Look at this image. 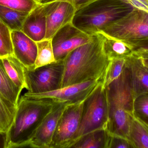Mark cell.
<instances>
[{"label":"cell","instance_id":"1","mask_svg":"<svg viewBox=\"0 0 148 148\" xmlns=\"http://www.w3.org/2000/svg\"><path fill=\"white\" fill-rule=\"evenodd\" d=\"M104 36L93 35L89 42L70 52L63 60L65 69L61 88L90 81H103L111 60L103 49Z\"/></svg>","mask_w":148,"mask_h":148},{"label":"cell","instance_id":"2","mask_svg":"<svg viewBox=\"0 0 148 148\" xmlns=\"http://www.w3.org/2000/svg\"><path fill=\"white\" fill-rule=\"evenodd\" d=\"M55 102L23 95L18 101L13 123L7 133V148L29 146L38 128Z\"/></svg>","mask_w":148,"mask_h":148},{"label":"cell","instance_id":"3","mask_svg":"<svg viewBox=\"0 0 148 148\" xmlns=\"http://www.w3.org/2000/svg\"><path fill=\"white\" fill-rule=\"evenodd\" d=\"M105 89L109 110L107 130L111 135L128 139L130 118L134 113V98L126 67L120 76Z\"/></svg>","mask_w":148,"mask_h":148},{"label":"cell","instance_id":"4","mask_svg":"<svg viewBox=\"0 0 148 148\" xmlns=\"http://www.w3.org/2000/svg\"><path fill=\"white\" fill-rule=\"evenodd\" d=\"M132 9L122 0H95L77 10L72 23L84 33L93 35Z\"/></svg>","mask_w":148,"mask_h":148},{"label":"cell","instance_id":"5","mask_svg":"<svg viewBox=\"0 0 148 148\" xmlns=\"http://www.w3.org/2000/svg\"><path fill=\"white\" fill-rule=\"evenodd\" d=\"M121 41L132 50L148 46V13L133 8L106 26L101 32Z\"/></svg>","mask_w":148,"mask_h":148},{"label":"cell","instance_id":"6","mask_svg":"<svg viewBox=\"0 0 148 148\" xmlns=\"http://www.w3.org/2000/svg\"><path fill=\"white\" fill-rule=\"evenodd\" d=\"M108 120V99L102 82L84 101L80 126L72 147L88 133L98 129H107Z\"/></svg>","mask_w":148,"mask_h":148},{"label":"cell","instance_id":"7","mask_svg":"<svg viewBox=\"0 0 148 148\" xmlns=\"http://www.w3.org/2000/svg\"><path fill=\"white\" fill-rule=\"evenodd\" d=\"M63 61L29 70L24 67L27 93L42 94L61 88L64 75Z\"/></svg>","mask_w":148,"mask_h":148},{"label":"cell","instance_id":"8","mask_svg":"<svg viewBox=\"0 0 148 148\" xmlns=\"http://www.w3.org/2000/svg\"><path fill=\"white\" fill-rule=\"evenodd\" d=\"M83 102L66 106L58 122L50 148L72 147L80 126Z\"/></svg>","mask_w":148,"mask_h":148},{"label":"cell","instance_id":"9","mask_svg":"<svg viewBox=\"0 0 148 148\" xmlns=\"http://www.w3.org/2000/svg\"><path fill=\"white\" fill-rule=\"evenodd\" d=\"M92 36L75 27L72 23L64 26L52 38L56 60L63 61L70 52L89 42Z\"/></svg>","mask_w":148,"mask_h":148},{"label":"cell","instance_id":"10","mask_svg":"<svg viewBox=\"0 0 148 148\" xmlns=\"http://www.w3.org/2000/svg\"><path fill=\"white\" fill-rule=\"evenodd\" d=\"M103 81H90L66 86L59 89L42 94L26 93L24 95L36 98H49L55 102L69 104L83 102Z\"/></svg>","mask_w":148,"mask_h":148},{"label":"cell","instance_id":"11","mask_svg":"<svg viewBox=\"0 0 148 148\" xmlns=\"http://www.w3.org/2000/svg\"><path fill=\"white\" fill-rule=\"evenodd\" d=\"M44 5L47 32L45 39H51L62 28L73 22L76 9L65 1H56Z\"/></svg>","mask_w":148,"mask_h":148},{"label":"cell","instance_id":"12","mask_svg":"<svg viewBox=\"0 0 148 148\" xmlns=\"http://www.w3.org/2000/svg\"><path fill=\"white\" fill-rule=\"evenodd\" d=\"M66 103L56 102L46 116L35 134L29 143L30 147L50 148L52 139L57 124L63 111L67 105Z\"/></svg>","mask_w":148,"mask_h":148},{"label":"cell","instance_id":"13","mask_svg":"<svg viewBox=\"0 0 148 148\" xmlns=\"http://www.w3.org/2000/svg\"><path fill=\"white\" fill-rule=\"evenodd\" d=\"M125 67L128 72L134 99L140 95L148 93V65L141 56L134 51L126 59Z\"/></svg>","mask_w":148,"mask_h":148},{"label":"cell","instance_id":"14","mask_svg":"<svg viewBox=\"0 0 148 148\" xmlns=\"http://www.w3.org/2000/svg\"><path fill=\"white\" fill-rule=\"evenodd\" d=\"M14 56L29 70L35 69L36 43L21 30L11 31Z\"/></svg>","mask_w":148,"mask_h":148},{"label":"cell","instance_id":"15","mask_svg":"<svg viewBox=\"0 0 148 148\" xmlns=\"http://www.w3.org/2000/svg\"><path fill=\"white\" fill-rule=\"evenodd\" d=\"M21 31L36 42L45 39L47 21L43 3H39L29 13L23 23Z\"/></svg>","mask_w":148,"mask_h":148},{"label":"cell","instance_id":"16","mask_svg":"<svg viewBox=\"0 0 148 148\" xmlns=\"http://www.w3.org/2000/svg\"><path fill=\"white\" fill-rule=\"evenodd\" d=\"M128 139L134 148H148V124L134 113L130 118Z\"/></svg>","mask_w":148,"mask_h":148},{"label":"cell","instance_id":"17","mask_svg":"<svg viewBox=\"0 0 148 148\" xmlns=\"http://www.w3.org/2000/svg\"><path fill=\"white\" fill-rule=\"evenodd\" d=\"M111 137L106 129L95 130L81 137L72 148H109Z\"/></svg>","mask_w":148,"mask_h":148},{"label":"cell","instance_id":"18","mask_svg":"<svg viewBox=\"0 0 148 148\" xmlns=\"http://www.w3.org/2000/svg\"><path fill=\"white\" fill-rule=\"evenodd\" d=\"M2 60L6 72L15 85L22 90L26 88L24 66L14 55Z\"/></svg>","mask_w":148,"mask_h":148},{"label":"cell","instance_id":"19","mask_svg":"<svg viewBox=\"0 0 148 148\" xmlns=\"http://www.w3.org/2000/svg\"><path fill=\"white\" fill-rule=\"evenodd\" d=\"M22 90L11 81L4 68L2 59L0 58V93L17 106Z\"/></svg>","mask_w":148,"mask_h":148},{"label":"cell","instance_id":"20","mask_svg":"<svg viewBox=\"0 0 148 148\" xmlns=\"http://www.w3.org/2000/svg\"><path fill=\"white\" fill-rule=\"evenodd\" d=\"M103 34L104 36L103 49L110 60L127 59L134 52V50L121 41Z\"/></svg>","mask_w":148,"mask_h":148},{"label":"cell","instance_id":"21","mask_svg":"<svg viewBox=\"0 0 148 148\" xmlns=\"http://www.w3.org/2000/svg\"><path fill=\"white\" fill-rule=\"evenodd\" d=\"M28 12L12 9L0 5V20L11 30H21Z\"/></svg>","mask_w":148,"mask_h":148},{"label":"cell","instance_id":"22","mask_svg":"<svg viewBox=\"0 0 148 148\" xmlns=\"http://www.w3.org/2000/svg\"><path fill=\"white\" fill-rule=\"evenodd\" d=\"M17 106L0 93V131L7 132L13 123Z\"/></svg>","mask_w":148,"mask_h":148},{"label":"cell","instance_id":"23","mask_svg":"<svg viewBox=\"0 0 148 148\" xmlns=\"http://www.w3.org/2000/svg\"><path fill=\"white\" fill-rule=\"evenodd\" d=\"M36 43L37 54L35 68L56 61L53 50L52 39H44Z\"/></svg>","mask_w":148,"mask_h":148},{"label":"cell","instance_id":"24","mask_svg":"<svg viewBox=\"0 0 148 148\" xmlns=\"http://www.w3.org/2000/svg\"><path fill=\"white\" fill-rule=\"evenodd\" d=\"M14 55L11 30L0 20V58Z\"/></svg>","mask_w":148,"mask_h":148},{"label":"cell","instance_id":"25","mask_svg":"<svg viewBox=\"0 0 148 148\" xmlns=\"http://www.w3.org/2000/svg\"><path fill=\"white\" fill-rule=\"evenodd\" d=\"M126 59H113L111 60L104 76L103 82V87H107L120 76L125 67Z\"/></svg>","mask_w":148,"mask_h":148},{"label":"cell","instance_id":"26","mask_svg":"<svg viewBox=\"0 0 148 148\" xmlns=\"http://www.w3.org/2000/svg\"><path fill=\"white\" fill-rule=\"evenodd\" d=\"M39 3L36 0H0V5L15 10L28 13Z\"/></svg>","mask_w":148,"mask_h":148},{"label":"cell","instance_id":"27","mask_svg":"<svg viewBox=\"0 0 148 148\" xmlns=\"http://www.w3.org/2000/svg\"><path fill=\"white\" fill-rule=\"evenodd\" d=\"M134 113L148 124V93L140 95L134 99Z\"/></svg>","mask_w":148,"mask_h":148},{"label":"cell","instance_id":"28","mask_svg":"<svg viewBox=\"0 0 148 148\" xmlns=\"http://www.w3.org/2000/svg\"><path fill=\"white\" fill-rule=\"evenodd\" d=\"M109 148H134L129 140L121 136L111 135Z\"/></svg>","mask_w":148,"mask_h":148},{"label":"cell","instance_id":"29","mask_svg":"<svg viewBox=\"0 0 148 148\" xmlns=\"http://www.w3.org/2000/svg\"><path fill=\"white\" fill-rule=\"evenodd\" d=\"M133 8L137 9L148 13V0H122Z\"/></svg>","mask_w":148,"mask_h":148},{"label":"cell","instance_id":"30","mask_svg":"<svg viewBox=\"0 0 148 148\" xmlns=\"http://www.w3.org/2000/svg\"><path fill=\"white\" fill-rule=\"evenodd\" d=\"M94 1L95 0H42L40 3H47L56 1H65L73 5L77 10Z\"/></svg>","mask_w":148,"mask_h":148},{"label":"cell","instance_id":"31","mask_svg":"<svg viewBox=\"0 0 148 148\" xmlns=\"http://www.w3.org/2000/svg\"><path fill=\"white\" fill-rule=\"evenodd\" d=\"M7 133L0 131V148H7Z\"/></svg>","mask_w":148,"mask_h":148},{"label":"cell","instance_id":"32","mask_svg":"<svg viewBox=\"0 0 148 148\" xmlns=\"http://www.w3.org/2000/svg\"><path fill=\"white\" fill-rule=\"evenodd\" d=\"M134 51L138 53L141 56L145 62L148 65V49H138Z\"/></svg>","mask_w":148,"mask_h":148},{"label":"cell","instance_id":"33","mask_svg":"<svg viewBox=\"0 0 148 148\" xmlns=\"http://www.w3.org/2000/svg\"><path fill=\"white\" fill-rule=\"evenodd\" d=\"M42 0H36V1L37 2L39 3H40L42 1Z\"/></svg>","mask_w":148,"mask_h":148},{"label":"cell","instance_id":"34","mask_svg":"<svg viewBox=\"0 0 148 148\" xmlns=\"http://www.w3.org/2000/svg\"><path fill=\"white\" fill-rule=\"evenodd\" d=\"M143 48H147V49H148V47H147Z\"/></svg>","mask_w":148,"mask_h":148}]
</instances>
